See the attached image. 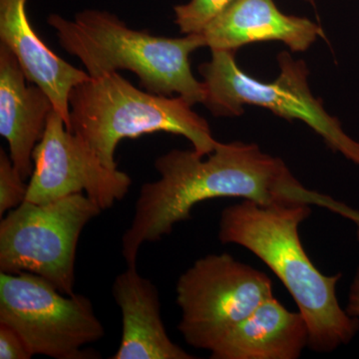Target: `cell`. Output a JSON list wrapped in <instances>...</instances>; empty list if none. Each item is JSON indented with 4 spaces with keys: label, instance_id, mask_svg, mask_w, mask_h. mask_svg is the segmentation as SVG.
I'll list each match as a JSON object with an SVG mask.
<instances>
[{
    "label": "cell",
    "instance_id": "9c48e42d",
    "mask_svg": "<svg viewBox=\"0 0 359 359\" xmlns=\"http://www.w3.org/2000/svg\"><path fill=\"white\" fill-rule=\"evenodd\" d=\"M32 160L25 201L35 204L84 192L104 211L124 199L132 185L128 174L104 165L86 142L67 130L55 109L49 115Z\"/></svg>",
    "mask_w": 359,
    "mask_h": 359
},
{
    "label": "cell",
    "instance_id": "52a82bcc",
    "mask_svg": "<svg viewBox=\"0 0 359 359\" xmlns=\"http://www.w3.org/2000/svg\"><path fill=\"white\" fill-rule=\"evenodd\" d=\"M0 323L16 330L32 355L56 359L99 358L82 348L105 334L88 297L62 294L30 273H0Z\"/></svg>",
    "mask_w": 359,
    "mask_h": 359
},
{
    "label": "cell",
    "instance_id": "7a4b0ae2",
    "mask_svg": "<svg viewBox=\"0 0 359 359\" xmlns=\"http://www.w3.org/2000/svg\"><path fill=\"white\" fill-rule=\"evenodd\" d=\"M311 214V205L304 203L261 205L245 200L223 210L218 237L222 244L249 250L273 271L306 321L308 347L332 353L355 337L359 320L337 299L341 273L323 275L304 249L299 229Z\"/></svg>",
    "mask_w": 359,
    "mask_h": 359
},
{
    "label": "cell",
    "instance_id": "30bf717a",
    "mask_svg": "<svg viewBox=\"0 0 359 359\" xmlns=\"http://www.w3.org/2000/svg\"><path fill=\"white\" fill-rule=\"evenodd\" d=\"M27 1L0 0V43L15 55L27 81L49 96L69 130L71 90L88 80L90 75L59 57L40 39L28 18Z\"/></svg>",
    "mask_w": 359,
    "mask_h": 359
},
{
    "label": "cell",
    "instance_id": "277c9868",
    "mask_svg": "<svg viewBox=\"0 0 359 359\" xmlns=\"http://www.w3.org/2000/svg\"><path fill=\"white\" fill-rule=\"evenodd\" d=\"M69 131L88 144L104 165L117 169L123 139L166 132L185 137L205 157L218 146L207 120L183 97L158 95L130 83L118 72L90 77L71 90Z\"/></svg>",
    "mask_w": 359,
    "mask_h": 359
},
{
    "label": "cell",
    "instance_id": "8fae6325",
    "mask_svg": "<svg viewBox=\"0 0 359 359\" xmlns=\"http://www.w3.org/2000/svg\"><path fill=\"white\" fill-rule=\"evenodd\" d=\"M201 34L211 50L236 52L244 45L280 41L302 52L323 32L308 18L283 13L273 0H236Z\"/></svg>",
    "mask_w": 359,
    "mask_h": 359
},
{
    "label": "cell",
    "instance_id": "8992f818",
    "mask_svg": "<svg viewBox=\"0 0 359 359\" xmlns=\"http://www.w3.org/2000/svg\"><path fill=\"white\" fill-rule=\"evenodd\" d=\"M102 212L82 193L45 204L25 201L0 222V271L33 273L74 294L78 241Z\"/></svg>",
    "mask_w": 359,
    "mask_h": 359
},
{
    "label": "cell",
    "instance_id": "d6986e66",
    "mask_svg": "<svg viewBox=\"0 0 359 359\" xmlns=\"http://www.w3.org/2000/svg\"><path fill=\"white\" fill-rule=\"evenodd\" d=\"M349 316L359 318V266L349 290L348 302L346 308Z\"/></svg>",
    "mask_w": 359,
    "mask_h": 359
},
{
    "label": "cell",
    "instance_id": "6da1fadb",
    "mask_svg": "<svg viewBox=\"0 0 359 359\" xmlns=\"http://www.w3.org/2000/svg\"><path fill=\"white\" fill-rule=\"evenodd\" d=\"M205 157L175 149L155 161L160 179L142 186L131 224L123 233L127 266H136L142 245L171 233L204 201L242 198L261 205H313L316 192L302 186L282 159L256 144L219 143Z\"/></svg>",
    "mask_w": 359,
    "mask_h": 359
},
{
    "label": "cell",
    "instance_id": "ffe728a7",
    "mask_svg": "<svg viewBox=\"0 0 359 359\" xmlns=\"http://www.w3.org/2000/svg\"><path fill=\"white\" fill-rule=\"evenodd\" d=\"M304 1L311 2V4H313V0H304Z\"/></svg>",
    "mask_w": 359,
    "mask_h": 359
},
{
    "label": "cell",
    "instance_id": "9a60e30c",
    "mask_svg": "<svg viewBox=\"0 0 359 359\" xmlns=\"http://www.w3.org/2000/svg\"><path fill=\"white\" fill-rule=\"evenodd\" d=\"M236 0H190L174 7L175 23L183 34H201Z\"/></svg>",
    "mask_w": 359,
    "mask_h": 359
},
{
    "label": "cell",
    "instance_id": "ba28073f",
    "mask_svg": "<svg viewBox=\"0 0 359 359\" xmlns=\"http://www.w3.org/2000/svg\"><path fill=\"white\" fill-rule=\"evenodd\" d=\"M179 332L189 346L211 351L231 328L273 297L271 278L229 254L208 255L180 276Z\"/></svg>",
    "mask_w": 359,
    "mask_h": 359
},
{
    "label": "cell",
    "instance_id": "e0dca14e",
    "mask_svg": "<svg viewBox=\"0 0 359 359\" xmlns=\"http://www.w3.org/2000/svg\"><path fill=\"white\" fill-rule=\"evenodd\" d=\"M32 356L20 334L0 323V359H29Z\"/></svg>",
    "mask_w": 359,
    "mask_h": 359
},
{
    "label": "cell",
    "instance_id": "5b68a950",
    "mask_svg": "<svg viewBox=\"0 0 359 359\" xmlns=\"http://www.w3.org/2000/svg\"><path fill=\"white\" fill-rule=\"evenodd\" d=\"M235 57L233 51L212 50L211 61L200 65L205 87L203 104L212 114L233 117L245 112L243 106L255 105L290 121L301 120L320 135L327 147L359 166V142L344 131L320 99L314 98L304 61H295L287 52H282L278 56L280 76L264 82L241 69Z\"/></svg>",
    "mask_w": 359,
    "mask_h": 359
},
{
    "label": "cell",
    "instance_id": "3957f363",
    "mask_svg": "<svg viewBox=\"0 0 359 359\" xmlns=\"http://www.w3.org/2000/svg\"><path fill=\"white\" fill-rule=\"evenodd\" d=\"M47 22L60 46L81 61L90 77L129 70L146 91L176 93L192 106L204 102V84L194 76L190 62L191 54L205 46L202 34L157 36L132 29L115 14L99 9H84L73 20L50 14Z\"/></svg>",
    "mask_w": 359,
    "mask_h": 359
},
{
    "label": "cell",
    "instance_id": "5bb4252c",
    "mask_svg": "<svg viewBox=\"0 0 359 359\" xmlns=\"http://www.w3.org/2000/svg\"><path fill=\"white\" fill-rule=\"evenodd\" d=\"M309 344L301 313L269 297L210 351L212 359H297Z\"/></svg>",
    "mask_w": 359,
    "mask_h": 359
},
{
    "label": "cell",
    "instance_id": "4fadbf2b",
    "mask_svg": "<svg viewBox=\"0 0 359 359\" xmlns=\"http://www.w3.org/2000/svg\"><path fill=\"white\" fill-rule=\"evenodd\" d=\"M122 314L119 348L112 359H194L167 334L161 318L159 292L154 283L127 266L112 287Z\"/></svg>",
    "mask_w": 359,
    "mask_h": 359
},
{
    "label": "cell",
    "instance_id": "7c38bea8",
    "mask_svg": "<svg viewBox=\"0 0 359 359\" xmlns=\"http://www.w3.org/2000/svg\"><path fill=\"white\" fill-rule=\"evenodd\" d=\"M26 80L15 55L0 43V134L8 143L14 167L25 180L32 176L33 151L54 109L43 90L26 84Z\"/></svg>",
    "mask_w": 359,
    "mask_h": 359
},
{
    "label": "cell",
    "instance_id": "2e32d148",
    "mask_svg": "<svg viewBox=\"0 0 359 359\" xmlns=\"http://www.w3.org/2000/svg\"><path fill=\"white\" fill-rule=\"evenodd\" d=\"M28 184L14 167L11 156L0 149V216L22 204L27 195Z\"/></svg>",
    "mask_w": 359,
    "mask_h": 359
},
{
    "label": "cell",
    "instance_id": "ac0fdd59",
    "mask_svg": "<svg viewBox=\"0 0 359 359\" xmlns=\"http://www.w3.org/2000/svg\"><path fill=\"white\" fill-rule=\"evenodd\" d=\"M321 207L325 208V209L330 210V211L337 212L340 216L344 217V218L351 219L358 226V238L359 241V212L356 210H353V208L348 207L344 203H340L339 201L332 199L330 196H325L323 198V203H321Z\"/></svg>",
    "mask_w": 359,
    "mask_h": 359
}]
</instances>
